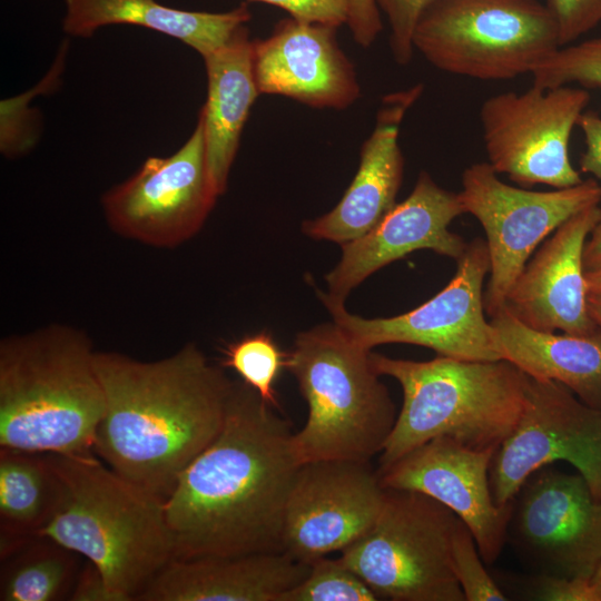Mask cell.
I'll use <instances>...</instances> for the list:
<instances>
[{
    "label": "cell",
    "mask_w": 601,
    "mask_h": 601,
    "mask_svg": "<svg viewBox=\"0 0 601 601\" xmlns=\"http://www.w3.org/2000/svg\"><path fill=\"white\" fill-rule=\"evenodd\" d=\"M243 381L224 425L165 499L175 559L284 552L287 501L300 466L289 421Z\"/></svg>",
    "instance_id": "1"
},
{
    "label": "cell",
    "mask_w": 601,
    "mask_h": 601,
    "mask_svg": "<svg viewBox=\"0 0 601 601\" xmlns=\"http://www.w3.org/2000/svg\"><path fill=\"white\" fill-rule=\"evenodd\" d=\"M95 366L106 398L95 453L165 500L220 432L235 381L194 343L157 361L96 351Z\"/></svg>",
    "instance_id": "2"
},
{
    "label": "cell",
    "mask_w": 601,
    "mask_h": 601,
    "mask_svg": "<svg viewBox=\"0 0 601 601\" xmlns=\"http://www.w3.org/2000/svg\"><path fill=\"white\" fill-rule=\"evenodd\" d=\"M87 334L50 324L0 342V447L95 455L105 392Z\"/></svg>",
    "instance_id": "3"
},
{
    "label": "cell",
    "mask_w": 601,
    "mask_h": 601,
    "mask_svg": "<svg viewBox=\"0 0 601 601\" xmlns=\"http://www.w3.org/2000/svg\"><path fill=\"white\" fill-rule=\"evenodd\" d=\"M62 481L60 506L41 531L86 558L122 601L175 559L165 500L95 456L48 453Z\"/></svg>",
    "instance_id": "4"
},
{
    "label": "cell",
    "mask_w": 601,
    "mask_h": 601,
    "mask_svg": "<svg viewBox=\"0 0 601 601\" xmlns=\"http://www.w3.org/2000/svg\"><path fill=\"white\" fill-rule=\"evenodd\" d=\"M371 364L393 377L403 404L380 454L378 471L437 437L476 450H496L524 407L528 375L505 361H465L437 355L425 362L371 352Z\"/></svg>",
    "instance_id": "5"
},
{
    "label": "cell",
    "mask_w": 601,
    "mask_h": 601,
    "mask_svg": "<svg viewBox=\"0 0 601 601\" xmlns=\"http://www.w3.org/2000/svg\"><path fill=\"white\" fill-rule=\"evenodd\" d=\"M371 352L335 322L296 336L286 370L295 376L308 407L306 423L293 435L300 464L371 462L383 451L397 414L371 364Z\"/></svg>",
    "instance_id": "6"
},
{
    "label": "cell",
    "mask_w": 601,
    "mask_h": 601,
    "mask_svg": "<svg viewBox=\"0 0 601 601\" xmlns=\"http://www.w3.org/2000/svg\"><path fill=\"white\" fill-rule=\"evenodd\" d=\"M412 42L435 68L480 80L532 73L561 47L556 22L539 0H434Z\"/></svg>",
    "instance_id": "7"
},
{
    "label": "cell",
    "mask_w": 601,
    "mask_h": 601,
    "mask_svg": "<svg viewBox=\"0 0 601 601\" xmlns=\"http://www.w3.org/2000/svg\"><path fill=\"white\" fill-rule=\"evenodd\" d=\"M461 521L423 493L386 489L376 521L339 559L380 600L465 601L452 564Z\"/></svg>",
    "instance_id": "8"
},
{
    "label": "cell",
    "mask_w": 601,
    "mask_h": 601,
    "mask_svg": "<svg viewBox=\"0 0 601 601\" xmlns=\"http://www.w3.org/2000/svg\"><path fill=\"white\" fill-rule=\"evenodd\" d=\"M464 213L473 215L486 235L490 280L484 309L492 317L528 264L534 249L579 211L599 205L595 179L552 191H533L503 183L489 162L469 166L459 193Z\"/></svg>",
    "instance_id": "9"
},
{
    "label": "cell",
    "mask_w": 601,
    "mask_h": 601,
    "mask_svg": "<svg viewBox=\"0 0 601 601\" xmlns=\"http://www.w3.org/2000/svg\"><path fill=\"white\" fill-rule=\"evenodd\" d=\"M218 197L198 117L193 134L176 152L147 158L129 178L105 191L100 204L115 234L166 249L193 238Z\"/></svg>",
    "instance_id": "10"
},
{
    "label": "cell",
    "mask_w": 601,
    "mask_h": 601,
    "mask_svg": "<svg viewBox=\"0 0 601 601\" xmlns=\"http://www.w3.org/2000/svg\"><path fill=\"white\" fill-rule=\"evenodd\" d=\"M590 101L583 88L561 86L487 98L480 119L489 164L521 186L555 189L583 179L572 166L569 145L573 128Z\"/></svg>",
    "instance_id": "11"
},
{
    "label": "cell",
    "mask_w": 601,
    "mask_h": 601,
    "mask_svg": "<svg viewBox=\"0 0 601 601\" xmlns=\"http://www.w3.org/2000/svg\"><path fill=\"white\" fill-rule=\"evenodd\" d=\"M456 262V273L443 289L422 305L397 316L365 318L349 313L344 303L321 299L333 322L367 349L405 343L457 359H503L491 324L484 316L482 287L490 272L486 242L474 239Z\"/></svg>",
    "instance_id": "12"
},
{
    "label": "cell",
    "mask_w": 601,
    "mask_h": 601,
    "mask_svg": "<svg viewBox=\"0 0 601 601\" xmlns=\"http://www.w3.org/2000/svg\"><path fill=\"white\" fill-rule=\"evenodd\" d=\"M559 461L571 464L601 500V408L561 383L528 376L521 416L491 462L494 502L509 504L533 472Z\"/></svg>",
    "instance_id": "13"
},
{
    "label": "cell",
    "mask_w": 601,
    "mask_h": 601,
    "mask_svg": "<svg viewBox=\"0 0 601 601\" xmlns=\"http://www.w3.org/2000/svg\"><path fill=\"white\" fill-rule=\"evenodd\" d=\"M506 540L538 574L590 579L601 561V500L581 474L543 466L512 499Z\"/></svg>",
    "instance_id": "14"
},
{
    "label": "cell",
    "mask_w": 601,
    "mask_h": 601,
    "mask_svg": "<svg viewBox=\"0 0 601 601\" xmlns=\"http://www.w3.org/2000/svg\"><path fill=\"white\" fill-rule=\"evenodd\" d=\"M385 494L371 462L318 460L300 464L286 506L284 552L311 564L344 550L374 524Z\"/></svg>",
    "instance_id": "15"
},
{
    "label": "cell",
    "mask_w": 601,
    "mask_h": 601,
    "mask_svg": "<svg viewBox=\"0 0 601 601\" xmlns=\"http://www.w3.org/2000/svg\"><path fill=\"white\" fill-rule=\"evenodd\" d=\"M496 450H476L437 437L378 471L386 489L423 493L454 512L472 532L485 563H493L506 542L511 502L497 505L490 486Z\"/></svg>",
    "instance_id": "16"
},
{
    "label": "cell",
    "mask_w": 601,
    "mask_h": 601,
    "mask_svg": "<svg viewBox=\"0 0 601 601\" xmlns=\"http://www.w3.org/2000/svg\"><path fill=\"white\" fill-rule=\"evenodd\" d=\"M462 214L459 193L440 187L422 171L407 198L396 203L368 233L342 245L339 262L325 277L327 293L319 292V297L345 303L368 276L415 250L460 259L467 244L449 226Z\"/></svg>",
    "instance_id": "17"
},
{
    "label": "cell",
    "mask_w": 601,
    "mask_h": 601,
    "mask_svg": "<svg viewBox=\"0 0 601 601\" xmlns=\"http://www.w3.org/2000/svg\"><path fill=\"white\" fill-rule=\"evenodd\" d=\"M336 31L289 17L276 23L267 38L253 40L259 95L284 96L319 109L352 106L361 97V87Z\"/></svg>",
    "instance_id": "18"
},
{
    "label": "cell",
    "mask_w": 601,
    "mask_h": 601,
    "mask_svg": "<svg viewBox=\"0 0 601 601\" xmlns=\"http://www.w3.org/2000/svg\"><path fill=\"white\" fill-rule=\"evenodd\" d=\"M599 205L570 217L525 265L504 307L532 328L572 335L599 332L588 311L583 253Z\"/></svg>",
    "instance_id": "19"
},
{
    "label": "cell",
    "mask_w": 601,
    "mask_h": 601,
    "mask_svg": "<svg viewBox=\"0 0 601 601\" xmlns=\"http://www.w3.org/2000/svg\"><path fill=\"white\" fill-rule=\"evenodd\" d=\"M422 91L423 85H415L383 97L375 127L361 148L355 177L331 211L303 223L306 236L346 244L368 233L395 206L404 165L400 127Z\"/></svg>",
    "instance_id": "20"
},
{
    "label": "cell",
    "mask_w": 601,
    "mask_h": 601,
    "mask_svg": "<svg viewBox=\"0 0 601 601\" xmlns=\"http://www.w3.org/2000/svg\"><path fill=\"white\" fill-rule=\"evenodd\" d=\"M286 552L171 560L138 601H280L309 571Z\"/></svg>",
    "instance_id": "21"
},
{
    "label": "cell",
    "mask_w": 601,
    "mask_h": 601,
    "mask_svg": "<svg viewBox=\"0 0 601 601\" xmlns=\"http://www.w3.org/2000/svg\"><path fill=\"white\" fill-rule=\"evenodd\" d=\"M201 58L207 99L198 117L204 125L209 175L220 196L227 189L243 128L259 95L248 28L243 26L224 46Z\"/></svg>",
    "instance_id": "22"
},
{
    "label": "cell",
    "mask_w": 601,
    "mask_h": 601,
    "mask_svg": "<svg viewBox=\"0 0 601 601\" xmlns=\"http://www.w3.org/2000/svg\"><path fill=\"white\" fill-rule=\"evenodd\" d=\"M502 358L528 376L555 381L601 408V332L555 334L530 327L502 307L490 321Z\"/></svg>",
    "instance_id": "23"
},
{
    "label": "cell",
    "mask_w": 601,
    "mask_h": 601,
    "mask_svg": "<svg viewBox=\"0 0 601 601\" xmlns=\"http://www.w3.org/2000/svg\"><path fill=\"white\" fill-rule=\"evenodd\" d=\"M63 31L89 38L109 24L140 26L193 48L201 57L224 46L252 19L247 3L226 12L189 11L156 0H65Z\"/></svg>",
    "instance_id": "24"
},
{
    "label": "cell",
    "mask_w": 601,
    "mask_h": 601,
    "mask_svg": "<svg viewBox=\"0 0 601 601\" xmlns=\"http://www.w3.org/2000/svg\"><path fill=\"white\" fill-rule=\"evenodd\" d=\"M62 481L47 454L0 447V555L40 535L62 500Z\"/></svg>",
    "instance_id": "25"
},
{
    "label": "cell",
    "mask_w": 601,
    "mask_h": 601,
    "mask_svg": "<svg viewBox=\"0 0 601 601\" xmlns=\"http://www.w3.org/2000/svg\"><path fill=\"white\" fill-rule=\"evenodd\" d=\"M78 553L42 535L1 556V601L68 599L80 572Z\"/></svg>",
    "instance_id": "26"
},
{
    "label": "cell",
    "mask_w": 601,
    "mask_h": 601,
    "mask_svg": "<svg viewBox=\"0 0 601 601\" xmlns=\"http://www.w3.org/2000/svg\"><path fill=\"white\" fill-rule=\"evenodd\" d=\"M287 362L288 353L278 346L269 333L262 331L225 346L220 366L235 371L264 402L277 407L275 383L287 367Z\"/></svg>",
    "instance_id": "27"
},
{
    "label": "cell",
    "mask_w": 601,
    "mask_h": 601,
    "mask_svg": "<svg viewBox=\"0 0 601 601\" xmlns=\"http://www.w3.org/2000/svg\"><path fill=\"white\" fill-rule=\"evenodd\" d=\"M280 601H376L373 590L339 558H319Z\"/></svg>",
    "instance_id": "28"
},
{
    "label": "cell",
    "mask_w": 601,
    "mask_h": 601,
    "mask_svg": "<svg viewBox=\"0 0 601 601\" xmlns=\"http://www.w3.org/2000/svg\"><path fill=\"white\" fill-rule=\"evenodd\" d=\"M533 86L551 89L571 83L601 88V36L560 47L533 71Z\"/></svg>",
    "instance_id": "29"
},
{
    "label": "cell",
    "mask_w": 601,
    "mask_h": 601,
    "mask_svg": "<svg viewBox=\"0 0 601 601\" xmlns=\"http://www.w3.org/2000/svg\"><path fill=\"white\" fill-rule=\"evenodd\" d=\"M452 564L465 601L508 600L484 568L475 539L463 521L453 534Z\"/></svg>",
    "instance_id": "30"
},
{
    "label": "cell",
    "mask_w": 601,
    "mask_h": 601,
    "mask_svg": "<svg viewBox=\"0 0 601 601\" xmlns=\"http://www.w3.org/2000/svg\"><path fill=\"white\" fill-rule=\"evenodd\" d=\"M386 16L390 28V46L394 60L404 66L413 57L412 37L422 12L434 0H375Z\"/></svg>",
    "instance_id": "31"
},
{
    "label": "cell",
    "mask_w": 601,
    "mask_h": 601,
    "mask_svg": "<svg viewBox=\"0 0 601 601\" xmlns=\"http://www.w3.org/2000/svg\"><path fill=\"white\" fill-rule=\"evenodd\" d=\"M558 29L563 47L601 22V0H545Z\"/></svg>",
    "instance_id": "32"
},
{
    "label": "cell",
    "mask_w": 601,
    "mask_h": 601,
    "mask_svg": "<svg viewBox=\"0 0 601 601\" xmlns=\"http://www.w3.org/2000/svg\"><path fill=\"white\" fill-rule=\"evenodd\" d=\"M278 7L294 19L338 28L348 21L351 0H248Z\"/></svg>",
    "instance_id": "33"
},
{
    "label": "cell",
    "mask_w": 601,
    "mask_h": 601,
    "mask_svg": "<svg viewBox=\"0 0 601 601\" xmlns=\"http://www.w3.org/2000/svg\"><path fill=\"white\" fill-rule=\"evenodd\" d=\"M533 588L535 600L594 601L589 579L538 574Z\"/></svg>",
    "instance_id": "34"
},
{
    "label": "cell",
    "mask_w": 601,
    "mask_h": 601,
    "mask_svg": "<svg viewBox=\"0 0 601 601\" xmlns=\"http://www.w3.org/2000/svg\"><path fill=\"white\" fill-rule=\"evenodd\" d=\"M380 11L375 0H351L347 26L359 46L370 47L382 31Z\"/></svg>",
    "instance_id": "35"
},
{
    "label": "cell",
    "mask_w": 601,
    "mask_h": 601,
    "mask_svg": "<svg viewBox=\"0 0 601 601\" xmlns=\"http://www.w3.org/2000/svg\"><path fill=\"white\" fill-rule=\"evenodd\" d=\"M577 126L585 142V151L580 159L581 171L592 175L601 188V116L593 110H584Z\"/></svg>",
    "instance_id": "36"
},
{
    "label": "cell",
    "mask_w": 601,
    "mask_h": 601,
    "mask_svg": "<svg viewBox=\"0 0 601 601\" xmlns=\"http://www.w3.org/2000/svg\"><path fill=\"white\" fill-rule=\"evenodd\" d=\"M71 601H122L110 589L100 570L90 561L86 560L80 570L71 594Z\"/></svg>",
    "instance_id": "37"
},
{
    "label": "cell",
    "mask_w": 601,
    "mask_h": 601,
    "mask_svg": "<svg viewBox=\"0 0 601 601\" xmlns=\"http://www.w3.org/2000/svg\"><path fill=\"white\" fill-rule=\"evenodd\" d=\"M583 263L585 272L601 267V216L587 239Z\"/></svg>",
    "instance_id": "38"
},
{
    "label": "cell",
    "mask_w": 601,
    "mask_h": 601,
    "mask_svg": "<svg viewBox=\"0 0 601 601\" xmlns=\"http://www.w3.org/2000/svg\"><path fill=\"white\" fill-rule=\"evenodd\" d=\"M588 311L598 331L601 332V294H588Z\"/></svg>",
    "instance_id": "39"
},
{
    "label": "cell",
    "mask_w": 601,
    "mask_h": 601,
    "mask_svg": "<svg viewBox=\"0 0 601 601\" xmlns=\"http://www.w3.org/2000/svg\"><path fill=\"white\" fill-rule=\"evenodd\" d=\"M585 282L588 293L601 294V267L587 270Z\"/></svg>",
    "instance_id": "40"
},
{
    "label": "cell",
    "mask_w": 601,
    "mask_h": 601,
    "mask_svg": "<svg viewBox=\"0 0 601 601\" xmlns=\"http://www.w3.org/2000/svg\"><path fill=\"white\" fill-rule=\"evenodd\" d=\"M589 583L592 590L593 600L601 601V561L590 577Z\"/></svg>",
    "instance_id": "41"
}]
</instances>
